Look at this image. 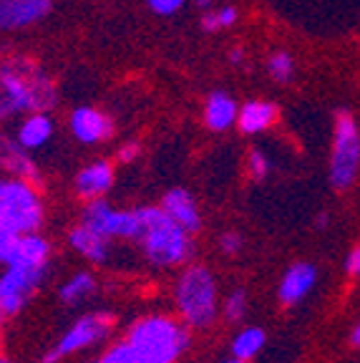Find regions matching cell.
Here are the masks:
<instances>
[{
    "label": "cell",
    "mask_w": 360,
    "mask_h": 363,
    "mask_svg": "<svg viewBox=\"0 0 360 363\" xmlns=\"http://www.w3.org/2000/svg\"><path fill=\"white\" fill-rule=\"evenodd\" d=\"M242 58H244V51H242V48H235V51L230 53V61H232V63H240Z\"/></svg>",
    "instance_id": "32"
},
{
    "label": "cell",
    "mask_w": 360,
    "mask_h": 363,
    "mask_svg": "<svg viewBox=\"0 0 360 363\" xmlns=\"http://www.w3.org/2000/svg\"><path fill=\"white\" fill-rule=\"evenodd\" d=\"M40 222H43V204L33 189V182L21 177L0 179V225L23 235L35 233Z\"/></svg>",
    "instance_id": "5"
},
{
    "label": "cell",
    "mask_w": 360,
    "mask_h": 363,
    "mask_svg": "<svg viewBox=\"0 0 360 363\" xmlns=\"http://www.w3.org/2000/svg\"><path fill=\"white\" fill-rule=\"evenodd\" d=\"M317 272L310 262H295L290 270L285 272V278L280 283V301L285 306H295L313 290Z\"/></svg>",
    "instance_id": "17"
},
{
    "label": "cell",
    "mask_w": 360,
    "mask_h": 363,
    "mask_svg": "<svg viewBox=\"0 0 360 363\" xmlns=\"http://www.w3.org/2000/svg\"><path fill=\"white\" fill-rule=\"evenodd\" d=\"M194 3H197L199 8H212L214 6V0H194Z\"/></svg>",
    "instance_id": "33"
},
{
    "label": "cell",
    "mask_w": 360,
    "mask_h": 363,
    "mask_svg": "<svg viewBox=\"0 0 360 363\" xmlns=\"http://www.w3.org/2000/svg\"><path fill=\"white\" fill-rule=\"evenodd\" d=\"M184 0H149V8H152L157 16H174L181 11Z\"/></svg>",
    "instance_id": "28"
},
{
    "label": "cell",
    "mask_w": 360,
    "mask_h": 363,
    "mask_svg": "<svg viewBox=\"0 0 360 363\" xmlns=\"http://www.w3.org/2000/svg\"><path fill=\"white\" fill-rule=\"evenodd\" d=\"M348 270L353 272V275H360V247H355L353 255L348 257Z\"/></svg>",
    "instance_id": "31"
},
{
    "label": "cell",
    "mask_w": 360,
    "mask_h": 363,
    "mask_svg": "<svg viewBox=\"0 0 360 363\" xmlns=\"http://www.w3.org/2000/svg\"><path fill=\"white\" fill-rule=\"evenodd\" d=\"M353 346H360V325L353 330Z\"/></svg>",
    "instance_id": "34"
},
{
    "label": "cell",
    "mask_w": 360,
    "mask_h": 363,
    "mask_svg": "<svg viewBox=\"0 0 360 363\" xmlns=\"http://www.w3.org/2000/svg\"><path fill=\"white\" fill-rule=\"evenodd\" d=\"M141 245L144 255L157 267H174L184 265L191 255L189 233L171 220L164 207H141Z\"/></svg>",
    "instance_id": "2"
},
{
    "label": "cell",
    "mask_w": 360,
    "mask_h": 363,
    "mask_svg": "<svg viewBox=\"0 0 360 363\" xmlns=\"http://www.w3.org/2000/svg\"><path fill=\"white\" fill-rule=\"evenodd\" d=\"M58 94L51 76L28 58L0 63V121L18 111H48Z\"/></svg>",
    "instance_id": "1"
},
{
    "label": "cell",
    "mask_w": 360,
    "mask_h": 363,
    "mask_svg": "<svg viewBox=\"0 0 360 363\" xmlns=\"http://www.w3.org/2000/svg\"><path fill=\"white\" fill-rule=\"evenodd\" d=\"M265 346V330L262 328H244L242 333L237 335L235 343H232V351L237 358H252L259 353V348Z\"/></svg>",
    "instance_id": "22"
},
{
    "label": "cell",
    "mask_w": 360,
    "mask_h": 363,
    "mask_svg": "<svg viewBox=\"0 0 360 363\" xmlns=\"http://www.w3.org/2000/svg\"><path fill=\"white\" fill-rule=\"evenodd\" d=\"M237 23V11L232 6H225L220 8V11H207L202 18V28L209 30V33H214V30L220 28H230V26H235Z\"/></svg>",
    "instance_id": "23"
},
{
    "label": "cell",
    "mask_w": 360,
    "mask_h": 363,
    "mask_svg": "<svg viewBox=\"0 0 360 363\" xmlns=\"http://www.w3.org/2000/svg\"><path fill=\"white\" fill-rule=\"evenodd\" d=\"M53 134V121L45 111H33L18 129V142L28 149H40Z\"/></svg>",
    "instance_id": "20"
},
{
    "label": "cell",
    "mask_w": 360,
    "mask_h": 363,
    "mask_svg": "<svg viewBox=\"0 0 360 363\" xmlns=\"http://www.w3.org/2000/svg\"><path fill=\"white\" fill-rule=\"evenodd\" d=\"M68 240H71V247H74L76 252H81L86 260L96 262V265H103V262L108 260V255H111V238L101 235L99 230L86 225V222L74 227L71 235H68Z\"/></svg>",
    "instance_id": "14"
},
{
    "label": "cell",
    "mask_w": 360,
    "mask_h": 363,
    "mask_svg": "<svg viewBox=\"0 0 360 363\" xmlns=\"http://www.w3.org/2000/svg\"><path fill=\"white\" fill-rule=\"evenodd\" d=\"M0 363H11V361H0Z\"/></svg>",
    "instance_id": "38"
},
{
    "label": "cell",
    "mask_w": 360,
    "mask_h": 363,
    "mask_svg": "<svg viewBox=\"0 0 360 363\" xmlns=\"http://www.w3.org/2000/svg\"><path fill=\"white\" fill-rule=\"evenodd\" d=\"M227 363H249V361H247V358H237V356H235L232 361H227Z\"/></svg>",
    "instance_id": "35"
},
{
    "label": "cell",
    "mask_w": 360,
    "mask_h": 363,
    "mask_svg": "<svg viewBox=\"0 0 360 363\" xmlns=\"http://www.w3.org/2000/svg\"><path fill=\"white\" fill-rule=\"evenodd\" d=\"M113 184V167L108 162H94L76 177V192L84 199H101Z\"/></svg>",
    "instance_id": "16"
},
{
    "label": "cell",
    "mask_w": 360,
    "mask_h": 363,
    "mask_svg": "<svg viewBox=\"0 0 360 363\" xmlns=\"http://www.w3.org/2000/svg\"><path fill=\"white\" fill-rule=\"evenodd\" d=\"M96 290V280L91 272H76L74 278L66 280L61 288V301L66 306H76V303L86 301L91 293Z\"/></svg>",
    "instance_id": "21"
},
{
    "label": "cell",
    "mask_w": 360,
    "mask_h": 363,
    "mask_svg": "<svg viewBox=\"0 0 360 363\" xmlns=\"http://www.w3.org/2000/svg\"><path fill=\"white\" fill-rule=\"evenodd\" d=\"M99 363H144V358L136 353V348L131 346L129 340H124V343L108 348Z\"/></svg>",
    "instance_id": "25"
},
{
    "label": "cell",
    "mask_w": 360,
    "mask_h": 363,
    "mask_svg": "<svg viewBox=\"0 0 360 363\" xmlns=\"http://www.w3.org/2000/svg\"><path fill=\"white\" fill-rule=\"evenodd\" d=\"M360 167V129L350 111L335 113V136L330 152V182L335 189H348Z\"/></svg>",
    "instance_id": "6"
},
{
    "label": "cell",
    "mask_w": 360,
    "mask_h": 363,
    "mask_svg": "<svg viewBox=\"0 0 360 363\" xmlns=\"http://www.w3.org/2000/svg\"><path fill=\"white\" fill-rule=\"evenodd\" d=\"M222 250H225L227 255H235V252H240V247H242V238L237 233H227V235H222Z\"/></svg>",
    "instance_id": "30"
},
{
    "label": "cell",
    "mask_w": 360,
    "mask_h": 363,
    "mask_svg": "<svg viewBox=\"0 0 360 363\" xmlns=\"http://www.w3.org/2000/svg\"><path fill=\"white\" fill-rule=\"evenodd\" d=\"M267 71H270V76L275 81H280V84H285V81L293 79L295 74V61L290 53L280 51V53H272L270 61H267Z\"/></svg>",
    "instance_id": "24"
},
{
    "label": "cell",
    "mask_w": 360,
    "mask_h": 363,
    "mask_svg": "<svg viewBox=\"0 0 360 363\" xmlns=\"http://www.w3.org/2000/svg\"><path fill=\"white\" fill-rule=\"evenodd\" d=\"M162 207L169 212L171 220L179 222L189 235H194V233L202 230V215H199V207L186 189H171V192H167L162 199Z\"/></svg>",
    "instance_id": "15"
},
{
    "label": "cell",
    "mask_w": 360,
    "mask_h": 363,
    "mask_svg": "<svg viewBox=\"0 0 360 363\" xmlns=\"http://www.w3.org/2000/svg\"><path fill=\"white\" fill-rule=\"evenodd\" d=\"M240 111H237V101L225 94V91H214L212 96L207 99V106H204V121L212 131H225L230 129L237 121Z\"/></svg>",
    "instance_id": "19"
},
{
    "label": "cell",
    "mask_w": 360,
    "mask_h": 363,
    "mask_svg": "<svg viewBox=\"0 0 360 363\" xmlns=\"http://www.w3.org/2000/svg\"><path fill=\"white\" fill-rule=\"evenodd\" d=\"M48 255H51V245L35 233H23L16 238L11 252L6 257V265L16 267H43L48 265Z\"/></svg>",
    "instance_id": "12"
},
{
    "label": "cell",
    "mask_w": 360,
    "mask_h": 363,
    "mask_svg": "<svg viewBox=\"0 0 360 363\" xmlns=\"http://www.w3.org/2000/svg\"><path fill=\"white\" fill-rule=\"evenodd\" d=\"M174 301L179 315L191 328H207L217 318V283L202 265L186 267L176 280Z\"/></svg>",
    "instance_id": "4"
},
{
    "label": "cell",
    "mask_w": 360,
    "mask_h": 363,
    "mask_svg": "<svg viewBox=\"0 0 360 363\" xmlns=\"http://www.w3.org/2000/svg\"><path fill=\"white\" fill-rule=\"evenodd\" d=\"M3 315H6V313H3V311H0V323H3Z\"/></svg>",
    "instance_id": "37"
},
{
    "label": "cell",
    "mask_w": 360,
    "mask_h": 363,
    "mask_svg": "<svg viewBox=\"0 0 360 363\" xmlns=\"http://www.w3.org/2000/svg\"><path fill=\"white\" fill-rule=\"evenodd\" d=\"M84 222L99 230L106 238L121 240H139L141 238V217L136 212H116L111 204L103 199H91L89 207L84 210Z\"/></svg>",
    "instance_id": "9"
},
{
    "label": "cell",
    "mask_w": 360,
    "mask_h": 363,
    "mask_svg": "<svg viewBox=\"0 0 360 363\" xmlns=\"http://www.w3.org/2000/svg\"><path fill=\"white\" fill-rule=\"evenodd\" d=\"M277 119V106L272 101H259L252 99L240 108V116H237V124L242 134H259V131L270 129Z\"/></svg>",
    "instance_id": "18"
},
{
    "label": "cell",
    "mask_w": 360,
    "mask_h": 363,
    "mask_svg": "<svg viewBox=\"0 0 360 363\" xmlns=\"http://www.w3.org/2000/svg\"><path fill=\"white\" fill-rule=\"evenodd\" d=\"M141 147L136 142H126L124 147L118 149V162H124V164H131L134 159H139Z\"/></svg>",
    "instance_id": "29"
},
{
    "label": "cell",
    "mask_w": 360,
    "mask_h": 363,
    "mask_svg": "<svg viewBox=\"0 0 360 363\" xmlns=\"http://www.w3.org/2000/svg\"><path fill=\"white\" fill-rule=\"evenodd\" d=\"M71 131L79 142L84 144H99L106 142L113 134V124L106 113L91 106H79L71 113Z\"/></svg>",
    "instance_id": "11"
},
{
    "label": "cell",
    "mask_w": 360,
    "mask_h": 363,
    "mask_svg": "<svg viewBox=\"0 0 360 363\" xmlns=\"http://www.w3.org/2000/svg\"><path fill=\"white\" fill-rule=\"evenodd\" d=\"M317 225H327V215H320V217H317Z\"/></svg>",
    "instance_id": "36"
},
{
    "label": "cell",
    "mask_w": 360,
    "mask_h": 363,
    "mask_svg": "<svg viewBox=\"0 0 360 363\" xmlns=\"http://www.w3.org/2000/svg\"><path fill=\"white\" fill-rule=\"evenodd\" d=\"M96 363H99V361H96Z\"/></svg>",
    "instance_id": "39"
},
{
    "label": "cell",
    "mask_w": 360,
    "mask_h": 363,
    "mask_svg": "<svg viewBox=\"0 0 360 363\" xmlns=\"http://www.w3.org/2000/svg\"><path fill=\"white\" fill-rule=\"evenodd\" d=\"M0 169L11 172L13 177H21V179L38 182V169L33 159L28 157V149L3 131H0Z\"/></svg>",
    "instance_id": "13"
},
{
    "label": "cell",
    "mask_w": 360,
    "mask_h": 363,
    "mask_svg": "<svg viewBox=\"0 0 360 363\" xmlns=\"http://www.w3.org/2000/svg\"><path fill=\"white\" fill-rule=\"evenodd\" d=\"M45 270L48 267H16L8 265L6 275L0 278V311L6 315H16L26 303L30 301V295L40 288L45 280Z\"/></svg>",
    "instance_id": "8"
},
{
    "label": "cell",
    "mask_w": 360,
    "mask_h": 363,
    "mask_svg": "<svg viewBox=\"0 0 360 363\" xmlns=\"http://www.w3.org/2000/svg\"><path fill=\"white\" fill-rule=\"evenodd\" d=\"M144 363H176L189 346L186 328L169 315H149L136 320L126 335Z\"/></svg>",
    "instance_id": "3"
},
{
    "label": "cell",
    "mask_w": 360,
    "mask_h": 363,
    "mask_svg": "<svg viewBox=\"0 0 360 363\" xmlns=\"http://www.w3.org/2000/svg\"><path fill=\"white\" fill-rule=\"evenodd\" d=\"M247 167H249V174H252L254 182L265 179L267 172H270V162H267V157L259 152V149H252V152H249Z\"/></svg>",
    "instance_id": "27"
},
{
    "label": "cell",
    "mask_w": 360,
    "mask_h": 363,
    "mask_svg": "<svg viewBox=\"0 0 360 363\" xmlns=\"http://www.w3.org/2000/svg\"><path fill=\"white\" fill-rule=\"evenodd\" d=\"M51 0H0V30H18L43 21L51 13Z\"/></svg>",
    "instance_id": "10"
},
{
    "label": "cell",
    "mask_w": 360,
    "mask_h": 363,
    "mask_svg": "<svg viewBox=\"0 0 360 363\" xmlns=\"http://www.w3.org/2000/svg\"><path fill=\"white\" fill-rule=\"evenodd\" d=\"M244 313H247V295H244V290H235L225 303V318L230 323H237Z\"/></svg>",
    "instance_id": "26"
},
{
    "label": "cell",
    "mask_w": 360,
    "mask_h": 363,
    "mask_svg": "<svg viewBox=\"0 0 360 363\" xmlns=\"http://www.w3.org/2000/svg\"><path fill=\"white\" fill-rule=\"evenodd\" d=\"M111 325H113V320H111V315H106V313H96V315L79 318V320L68 328V333L56 343V348L45 356V363H56V361H61V358L74 356V353L94 346V343H99V340H103L108 333H111Z\"/></svg>",
    "instance_id": "7"
}]
</instances>
